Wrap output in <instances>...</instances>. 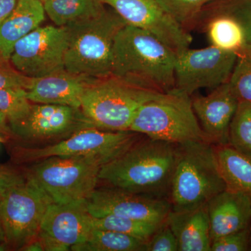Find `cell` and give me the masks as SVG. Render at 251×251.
<instances>
[{"mask_svg": "<svg viewBox=\"0 0 251 251\" xmlns=\"http://www.w3.org/2000/svg\"><path fill=\"white\" fill-rule=\"evenodd\" d=\"M177 150L178 144L141 135L120 155L101 166L99 182L169 201Z\"/></svg>", "mask_w": 251, "mask_h": 251, "instance_id": "obj_1", "label": "cell"}, {"mask_svg": "<svg viewBox=\"0 0 251 251\" xmlns=\"http://www.w3.org/2000/svg\"><path fill=\"white\" fill-rule=\"evenodd\" d=\"M176 53L148 31L126 25L112 49L111 75L158 93L175 89Z\"/></svg>", "mask_w": 251, "mask_h": 251, "instance_id": "obj_2", "label": "cell"}, {"mask_svg": "<svg viewBox=\"0 0 251 251\" xmlns=\"http://www.w3.org/2000/svg\"><path fill=\"white\" fill-rule=\"evenodd\" d=\"M226 189L215 145L206 141L178 144L169 202L171 211L193 210Z\"/></svg>", "mask_w": 251, "mask_h": 251, "instance_id": "obj_3", "label": "cell"}, {"mask_svg": "<svg viewBox=\"0 0 251 251\" xmlns=\"http://www.w3.org/2000/svg\"><path fill=\"white\" fill-rule=\"evenodd\" d=\"M126 23L113 10L66 27L69 39L64 69L88 78L111 75L112 49L117 33Z\"/></svg>", "mask_w": 251, "mask_h": 251, "instance_id": "obj_4", "label": "cell"}, {"mask_svg": "<svg viewBox=\"0 0 251 251\" xmlns=\"http://www.w3.org/2000/svg\"><path fill=\"white\" fill-rule=\"evenodd\" d=\"M129 130L176 144L209 142L193 110L191 96L175 90L143 104L137 110Z\"/></svg>", "mask_w": 251, "mask_h": 251, "instance_id": "obj_5", "label": "cell"}, {"mask_svg": "<svg viewBox=\"0 0 251 251\" xmlns=\"http://www.w3.org/2000/svg\"><path fill=\"white\" fill-rule=\"evenodd\" d=\"M25 175L52 203L85 201L99 182L104 163L91 156H54L31 163Z\"/></svg>", "mask_w": 251, "mask_h": 251, "instance_id": "obj_6", "label": "cell"}, {"mask_svg": "<svg viewBox=\"0 0 251 251\" xmlns=\"http://www.w3.org/2000/svg\"><path fill=\"white\" fill-rule=\"evenodd\" d=\"M161 94L111 75L91 82L82 96L80 108L99 129L126 131L138 108Z\"/></svg>", "mask_w": 251, "mask_h": 251, "instance_id": "obj_7", "label": "cell"}, {"mask_svg": "<svg viewBox=\"0 0 251 251\" xmlns=\"http://www.w3.org/2000/svg\"><path fill=\"white\" fill-rule=\"evenodd\" d=\"M141 136L135 132L110 131L97 127L84 128L57 143L42 146L16 147L14 158L21 164L54 156H91L104 164L111 161Z\"/></svg>", "mask_w": 251, "mask_h": 251, "instance_id": "obj_8", "label": "cell"}, {"mask_svg": "<svg viewBox=\"0 0 251 251\" xmlns=\"http://www.w3.org/2000/svg\"><path fill=\"white\" fill-rule=\"evenodd\" d=\"M51 203L47 195L28 178L6 194L0 202V226L8 250L22 251L38 237Z\"/></svg>", "mask_w": 251, "mask_h": 251, "instance_id": "obj_9", "label": "cell"}, {"mask_svg": "<svg viewBox=\"0 0 251 251\" xmlns=\"http://www.w3.org/2000/svg\"><path fill=\"white\" fill-rule=\"evenodd\" d=\"M96 127L80 108L57 104L32 103L27 116L9 125V131L24 146L57 143L84 128Z\"/></svg>", "mask_w": 251, "mask_h": 251, "instance_id": "obj_10", "label": "cell"}, {"mask_svg": "<svg viewBox=\"0 0 251 251\" xmlns=\"http://www.w3.org/2000/svg\"><path fill=\"white\" fill-rule=\"evenodd\" d=\"M237 53L209 46L176 54L173 90L192 96L200 89H214L228 82Z\"/></svg>", "mask_w": 251, "mask_h": 251, "instance_id": "obj_11", "label": "cell"}, {"mask_svg": "<svg viewBox=\"0 0 251 251\" xmlns=\"http://www.w3.org/2000/svg\"><path fill=\"white\" fill-rule=\"evenodd\" d=\"M69 33L66 27L46 25L15 44L10 62L25 76L36 78L64 69Z\"/></svg>", "mask_w": 251, "mask_h": 251, "instance_id": "obj_12", "label": "cell"}, {"mask_svg": "<svg viewBox=\"0 0 251 251\" xmlns=\"http://www.w3.org/2000/svg\"><path fill=\"white\" fill-rule=\"evenodd\" d=\"M127 25L148 31L176 54L189 49L193 38L155 0H99Z\"/></svg>", "mask_w": 251, "mask_h": 251, "instance_id": "obj_13", "label": "cell"}, {"mask_svg": "<svg viewBox=\"0 0 251 251\" xmlns=\"http://www.w3.org/2000/svg\"><path fill=\"white\" fill-rule=\"evenodd\" d=\"M85 202L87 210L94 217L117 216L154 224L164 222L171 211V204L166 200L108 186L97 187Z\"/></svg>", "mask_w": 251, "mask_h": 251, "instance_id": "obj_14", "label": "cell"}, {"mask_svg": "<svg viewBox=\"0 0 251 251\" xmlns=\"http://www.w3.org/2000/svg\"><path fill=\"white\" fill-rule=\"evenodd\" d=\"M92 227V216L85 201L51 203L43 218L38 237L46 251H71L87 240Z\"/></svg>", "mask_w": 251, "mask_h": 251, "instance_id": "obj_15", "label": "cell"}, {"mask_svg": "<svg viewBox=\"0 0 251 251\" xmlns=\"http://www.w3.org/2000/svg\"><path fill=\"white\" fill-rule=\"evenodd\" d=\"M191 99L193 110L208 141L214 145H228L229 126L239 105L229 82L213 89L207 95Z\"/></svg>", "mask_w": 251, "mask_h": 251, "instance_id": "obj_16", "label": "cell"}, {"mask_svg": "<svg viewBox=\"0 0 251 251\" xmlns=\"http://www.w3.org/2000/svg\"><path fill=\"white\" fill-rule=\"evenodd\" d=\"M94 80L64 69L46 76L31 78L27 90V98L32 103L57 104L80 108L84 92Z\"/></svg>", "mask_w": 251, "mask_h": 251, "instance_id": "obj_17", "label": "cell"}, {"mask_svg": "<svg viewBox=\"0 0 251 251\" xmlns=\"http://www.w3.org/2000/svg\"><path fill=\"white\" fill-rule=\"evenodd\" d=\"M212 242L251 226V202L241 193L226 188L206 204Z\"/></svg>", "mask_w": 251, "mask_h": 251, "instance_id": "obj_18", "label": "cell"}, {"mask_svg": "<svg viewBox=\"0 0 251 251\" xmlns=\"http://www.w3.org/2000/svg\"><path fill=\"white\" fill-rule=\"evenodd\" d=\"M179 245V251H211L210 225L207 206L193 210L170 211L167 216Z\"/></svg>", "mask_w": 251, "mask_h": 251, "instance_id": "obj_19", "label": "cell"}, {"mask_svg": "<svg viewBox=\"0 0 251 251\" xmlns=\"http://www.w3.org/2000/svg\"><path fill=\"white\" fill-rule=\"evenodd\" d=\"M44 4L40 0H18L9 17L0 27V51L10 59L15 44L46 20Z\"/></svg>", "mask_w": 251, "mask_h": 251, "instance_id": "obj_20", "label": "cell"}, {"mask_svg": "<svg viewBox=\"0 0 251 251\" xmlns=\"http://www.w3.org/2000/svg\"><path fill=\"white\" fill-rule=\"evenodd\" d=\"M215 149L226 188L245 195L251 202V159L229 145H215Z\"/></svg>", "mask_w": 251, "mask_h": 251, "instance_id": "obj_21", "label": "cell"}, {"mask_svg": "<svg viewBox=\"0 0 251 251\" xmlns=\"http://www.w3.org/2000/svg\"><path fill=\"white\" fill-rule=\"evenodd\" d=\"M211 46L238 53L247 44L242 25L229 15L219 14L207 18L202 23Z\"/></svg>", "mask_w": 251, "mask_h": 251, "instance_id": "obj_22", "label": "cell"}, {"mask_svg": "<svg viewBox=\"0 0 251 251\" xmlns=\"http://www.w3.org/2000/svg\"><path fill=\"white\" fill-rule=\"evenodd\" d=\"M44 6L46 15L57 27L95 17L105 9L99 0H47Z\"/></svg>", "mask_w": 251, "mask_h": 251, "instance_id": "obj_23", "label": "cell"}, {"mask_svg": "<svg viewBox=\"0 0 251 251\" xmlns=\"http://www.w3.org/2000/svg\"><path fill=\"white\" fill-rule=\"evenodd\" d=\"M147 241L127 234L92 227L87 240L73 251H145Z\"/></svg>", "mask_w": 251, "mask_h": 251, "instance_id": "obj_24", "label": "cell"}, {"mask_svg": "<svg viewBox=\"0 0 251 251\" xmlns=\"http://www.w3.org/2000/svg\"><path fill=\"white\" fill-rule=\"evenodd\" d=\"M228 145L251 159V103L239 102L229 126Z\"/></svg>", "mask_w": 251, "mask_h": 251, "instance_id": "obj_25", "label": "cell"}, {"mask_svg": "<svg viewBox=\"0 0 251 251\" xmlns=\"http://www.w3.org/2000/svg\"><path fill=\"white\" fill-rule=\"evenodd\" d=\"M163 224L144 222L117 216H92V225L97 228L113 231L148 241Z\"/></svg>", "mask_w": 251, "mask_h": 251, "instance_id": "obj_26", "label": "cell"}, {"mask_svg": "<svg viewBox=\"0 0 251 251\" xmlns=\"http://www.w3.org/2000/svg\"><path fill=\"white\" fill-rule=\"evenodd\" d=\"M176 22L189 31L203 9L215 0H155Z\"/></svg>", "mask_w": 251, "mask_h": 251, "instance_id": "obj_27", "label": "cell"}, {"mask_svg": "<svg viewBox=\"0 0 251 251\" xmlns=\"http://www.w3.org/2000/svg\"><path fill=\"white\" fill-rule=\"evenodd\" d=\"M228 82L239 102L251 103V44H247L238 52Z\"/></svg>", "mask_w": 251, "mask_h": 251, "instance_id": "obj_28", "label": "cell"}, {"mask_svg": "<svg viewBox=\"0 0 251 251\" xmlns=\"http://www.w3.org/2000/svg\"><path fill=\"white\" fill-rule=\"evenodd\" d=\"M32 103L27 98V90L23 87L0 89V111L7 118L9 125L17 123L29 113Z\"/></svg>", "mask_w": 251, "mask_h": 251, "instance_id": "obj_29", "label": "cell"}, {"mask_svg": "<svg viewBox=\"0 0 251 251\" xmlns=\"http://www.w3.org/2000/svg\"><path fill=\"white\" fill-rule=\"evenodd\" d=\"M219 14L229 15L236 18L244 27L247 44H251V0H239L235 2L218 6L211 9L204 20Z\"/></svg>", "mask_w": 251, "mask_h": 251, "instance_id": "obj_30", "label": "cell"}, {"mask_svg": "<svg viewBox=\"0 0 251 251\" xmlns=\"http://www.w3.org/2000/svg\"><path fill=\"white\" fill-rule=\"evenodd\" d=\"M211 251H251V226L214 241Z\"/></svg>", "mask_w": 251, "mask_h": 251, "instance_id": "obj_31", "label": "cell"}, {"mask_svg": "<svg viewBox=\"0 0 251 251\" xmlns=\"http://www.w3.org/2000/svg\"><path fill=\"white\" fill-rule=\"evenodd\" d=\"M145 251H179V245L166 220L147 241Z\"/></svg>", "mask_w": 251, "mask_h": 251, "instance_id": "obj_32", "label": "cell"}, {"mask_svg": "<svg viewBox=\"0 0 251 251\" xmlns=\"http://www.w3.org/2000/svg\"><path fill=\"white\" fill-rule=\"evenodd\" d=\"M31 78L18 72L10 59H6L0 51V89L4 87H23L27 90Z\"/></svg>", "mask_w": 251, "mask_h": 251, "instance_id": "obj_33", "label": "cell"}, {"mask_svg": "<svg viewBox=\"0 0 251 251\" xmlns=\"http://www.w3.org/2000/svg\"><path fill=\"white\" fill-rule=\"evenodd\" d=\"M27 179L25 173L11 167L0 165V202L12 188Z\"/></svg>", "mask_w": 251, "mask_h": 251, "instance_id": "obj_34", "label": "cell"}, {"mask_svg": "<svg viewBox=\"0 0 251 251\" xmlns=\"http://www.w3.org/2000/svg\"><path fill=\"white\" fill-rule=\"evenodd\" d=\"M18 0H0V27L11 14Z\"/></svg>", "mask_w": 251, "mask_h": 251, "instance_id": "obj_35", "label": "cell"}, {"mask_svg": "<svg viewBox=\"0 0 251 251\" xmlns=\"http://www.w3.org/2000/svg\"><path fill=\"white\" fill-rule=\"evenodd\" d=\"M22 251H45V249H44L42 242H41L40 239H39V237H37L35 239L31 241L27 245H26L25 247L23 248Z\"/></svg>", "mask_w": 251, "mask_h": 251, "instance_id": "obj_36", "label": "cell"}, {"mask_svg": "<svg viewBox=\"0 0 251 251\" xmlns=\"http://www.w3.org/2000/svg\"><path fill=\"white\" fill-rule=\"evenodd\" d=\"M8 120L6 115L2 112L0 111V134L4 133L6 130V123Z\"/></svg>", "mask_w": 251, "mask_h": 251, "instance_id": "obj_37", "label": "cell"}, {"mask_svg": "<svg viewBox=\"0 0 251 251\" xmlns=\"http://www.w3.org/2000/svg\"><path fill=\"white\" fill-rule=\"evenodd\" d=\"M4 244H5L4 232H3L2 228L0 226V245Z\"/></svg>", "mask_w": 251, "mask_h": 251, "instance_id": "obj_38", "label": "cell"}, {"mask_svg": "<svg viewBox=\"0 0 251 251\" xmlns=\"http://www.w3.org/2000/svg\"><path fill=\"white\" fill-rule=\"evenodd\" d=\"M40 1H41V2H43V4H44V3L45 2V1H47V0H40Z\"/></svg>", "mask_w": 251, "mask_h": 251, "instance_id": "obj_39", "label": "cell"}, {"mask_svg": "<svg viewBox=\"0 0 251 251\" xmlns=\"http://www.w3.org/2000/svg\"><path fill=\"white\" fill-rule=\"evenodd\" d=\"M0 141H1V138H0Z\"/></svg>", "mask_w": 251, "mask_h": 251, "instance_id": "obj_40", "label": "cell"}]
</instances>
